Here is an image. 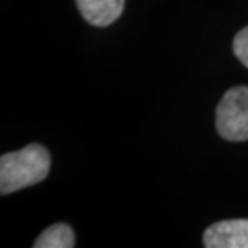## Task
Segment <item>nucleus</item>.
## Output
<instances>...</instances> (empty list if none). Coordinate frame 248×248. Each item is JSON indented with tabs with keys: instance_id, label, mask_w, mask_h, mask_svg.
I'll use <instances>...</instances> for the list:
<instances>
[{
	"instance_id": "20e7f679",
	"label": "nucleus",
	"mask_w": 248,
	"mask_h": 248,
	"mask_svg": "<svg viewBox=\"0 0 248 248\" xmlns=\"http://www.w3.org/2000/svg\"><path fill=\"white\" fill-rule=\"evenodd\" d=\"M81 16L92 26H110L121 16L124 0H76Z\"/></svg>"
},
{
	"instance_id": "7ed1b4c3",
	"label": "nucleus",
	"mask_w": 248,
	"mask_h": 248,
	"mask_svg": "<svg viewBox=\"0 0 248 248\" xmlns=\"http://www.w3.org/2000/svg\"><path fill=\"white\" fill-rule=\"evenodd\" d=\"M206 248H248V219H226L211 224L203 234Z\"/></svg>"
},
{
	"instance_id": "423d86ee",
	"label": "nucleus",
	"mask_w": 248,
	"mask_h": 248,
	"mask_svg": "<svg viewBox=\"0 0 248 248\" xmlns=\"http://www.w3.org/2000/svg\"><path fill=\"white\" fill-rule=\"evenodd\" d=\"M234 53L239 62L248 68V26L237 32L234 39Z\"/></svg>"
},
{
	"instance_id": "f257e3e1",
	"label": "nucleus",
	"mask_w": 248,
	"mask_h": 248,
	"mask_svg": "<svg viewBox=\"0 0 248 248\" xmlns=\"http://www.w3.org/2000/svg\"><path fill=\"white\" fill-rule=\"evenodd\" d=\"M50 171V155L39 143L5 153L0 158V193L8 195L24 187L39 184Z\"/></svg>"
},
{
	"instance_id": "39448f33",
	"label": "nucleus",
	"mask_w": 248,
	"mask_h": 248,
	"mask_svg": "<svg viewBox=\"0 0 248 248\" xmlns=\"http://www.w3.org/2000/svg\"><path fill=\"white\" fill-rule=\"evenodd\" d=\"M74 232L68 224L58 222L47 227L34 242V248H73Z\"/></svg>"
},
{
	"instance_id": "f03ea898",
	"label": "nucleus",
	"mask_w": 248,
	"mask_h": 248,
	"mask_svg": "<svg viewBox=\"0 0 248 248\" xmlns=\"http://www.w3.org/2000/svg\"><path fill=\"white\" fill-rule=\"evenodd\" d=\"M216 129L226 140H248V86H235L222 95L216 108Z\"/></svg>"
}]
</instances>
